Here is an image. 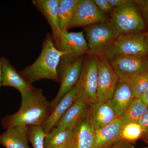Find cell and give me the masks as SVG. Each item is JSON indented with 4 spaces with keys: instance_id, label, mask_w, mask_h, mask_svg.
Returning <instances> with one entry per match:
<instances>
[{
    "instance_id": "1",
    "label": "cell",
    "mask_w": 148,
    "mask_h": 148,
    "mask_svg": "<svg viewBox=\"0 0 148 148\" xmlns=\"http://www.w3.org/2000/svg\"><path fill=\"white\" fill-rule=\"evenodd\" d=\"M21 95L20 108L15 114L3 119V127L7 129L18 125L41 126L51 112L50 102L44 95L42 89L34 86Z\"/></svg>"
},
{
    "instance_id": "2",
    "label": "cell",
    "mask_w": 148,
    "mask_h": 148,
    "mask_svg": "<svg viewBox=\"0 0 148 148\" xmlns=\"http://www.w3.org/2000/svg\"><path fill=\"white\" fill-rule=\"evenodd\" d=\"M65 54L56 47L51 34L48 33L43 42L42 49L38 57L32 65L18 72L31 84L42 79L60 82L58 67L61 57Z\"/></svg>"
},
{
    "instance_id": "3",
    "label": "cell",
    "mask_w": 148,
    "mask_h": 148,
    "mask_svg": "<svg viewBox=\"0 0 148 148\" xmlns=\"http://www.w3.org/2000/svg\"><path fill=\"white\" fill-rule=\"evenodd\" d=\"M146 34H120L108 45L90 55L105 58L109 61L120 56L148 54Z\"/></svg>"
},
{
    "instance_id": "4",
    "label": "cell",
    "mask_w": 148,
    "mask_h": 148,
    "mask_svg": "<svg viewBox=\"0 0 148 148\" xmlns=\"http://www.w3.org/2000/svg\"><path fill=\"white\" fill-rule=\"evenodd\" d=\"M111 21L120 34L140 33L145 31V21L136 1H129L121 7L114 8Z\"/></svg>"
},
{
    "instance_id": "5",
    "label": "cell",
    "mask_w": 148,
    "mask_h": 148,
    "mask_svg": "<svg viewBox=\"0 0 148 148\" xmlns=\"http://www.w3.org/2000/svg\"><path fill=\"white\" fill-rule=\"evenodd\" d=\"M98 57L90 55L84 59L80 75L75 86L76 98L85 101L88 105L98 101Z\"/></svg>"
},
{
    "instance_id": "6",
    "label": "cell",
    "mask_w": 148,
    "mask_h": 148,
    "mask_svg": "<svg viewBox=\"0 0 148 148\" xmlns=\"http://www.w3.org/2000/svg\"><path fill=\"white\" fill-rule=\"evenodd\" d=\"M54 45L58 50L66 53L61 57L59 64L71 63L89 52L84 31L78 32H70L68 31L61 32L59 39Z\"/></svg>"
},
{
    "instance_id": "7",
    "label": "cell",
    "mask_w": 148,
    "mask_h": 148,
    "mask_svg": "<svg viewBox=\"0 0 148 148\" xmlns=\"http://www.w3.org/2000/svg\"><path fill=\"white\" fill-rule=\"evenodd\" d=\"M109 62L121 82H127L138 74L148 71V54L120 56Z\"/></svg>"
},
{
    "instance_id": "8",
    "label": "cell",
    "mask_w": 148,
    "mask_h": 148,
    "mask_svg": "<svg viewBox=\"0 0 148 148\" xmlns=\"http://www.w3.org/2000/svg\"><path fill=\"white\" fill-rule=\"evenodd\" d=\"M84 33L89 48V55L112 42L120 33L110 19L85 27Z\"/></svg>"
},
{
    "instance_id": "9",
    "label": "cell",
    "mask_w": 148,
    "mask_h": 148,
    "mask_svg": "<svg viewBox=\"0 0 148 148\" xmlns=\"http://www.w3.org/2000/svg\"><path fill=\"white\" fill-rule=\"evenodd\" d=\"M83 61L82 56L71 63L59 64L58 73L61 85L57 95L50 102L51 111L61 98L76 84L80 75Z\"/></svg>"
},
{
    "instance_id": "10",
    "label": "cell",
    "mask_w": 148,
    "mask_h": 148,
    "mask_svg": "<svg viewBox=\"0 0 148 148\" xmlns=\"http://www.w3.org/2000/svg\"><path fill=\"white\" fill-rule=\"evenodd\" d=\"M119 81L110 62L105 58L98 57V101H110Z\"/></svg>"
},
{
    "instance_id": "11",
    "label": "cell",
    "mask_w": 148,
    "mask_h": 148,
    "mask_svg": "<svg viewBox=\"0 0 148 148\" xmlns=\"http://www.w3.org/2000/svg\"><path fill=\"white\" fill-rule=\"evenodd\" d=\"M110 19L101 13L93 0H78L73 18L69 29L86 27L106 22Z\"/></svg>"
},
{
    "instance_id": "12",
    "label": "cell",
    "mask_w": 148,
    "mask_h": 148,
    "mask_svg": "<svg viewBox=\"0 0 148 148\" xmlns=\"http://www.w3.org/2000/svg\"><path fill=\"white\" fill-rule=\"evenodd\" d=\"M86 116L94 131L119 118L113 109L110 101L106 102L97 101L89 104Z\"/></svg>"
},
{
    "instance_id": "13",
    "label": "cell",
    "mask_w": 148,
    "mask_h": 148,
    "mask_svg": "<svg viewBox=\"0 0 148 148\" xmlns=\"http://www.w3.org/2000/svg\"><path fill=\"white\" fill-rule=\"evenodd\" d=\"M60 0H33L32 3L47 19L52 32L54 44L57 42L61 31L58 21V10Z\"/></svg>"
},
{
    "instance_id": "14",
    "label": "cell",
    "mask_w": 148,
    "mask_h": 148,
    "mask_svg": "<svg viewBox=\"0 0 148 148\" xmlns=\"http://www.w3.org/2000/svg\"><path fill=\"white\" fill-rule=\"evenodd\" d=\"M95 131L85 116L74 127L70 148H94Z\"/></svg>"
},
{
    "instance_id": "15",
    "label": "cell",
    "mask_w": 148,
    "mask_h": 148,
    "mask_svg": "<svg viewBox=\"0 0 148 148\" xmlns=\"http://www.w3.org/2000/svg\"><path fill=\"white\" fill-rule=\"evenodd\" d=\"M77 91L75 86L66 93L53 108L47 118L41 125L45 132L47 134L56 126L66 111L69 110L75 100Z\"/></svg>"
},
{
    "instance_id": "16",
    "label": "cell",
    "mask_w": 148,
    "mask_h": 148,
    "mask_svg": "<svg viewBox=\"0 0 148 148\" xmlns=\"http://www.w3.org/2000/svg\"><path fill=\"white\" fill-rule=\"evenodd\" d=\"M123 125L119 118L95 131L94 148H106L121 140Z\"/></svg>"
},
{
    "instance_id": "17",
    "label": "cell",
    "mask_w": 148,
    "mask_h": 148,
    "mask_svg": "<svg viewBox=\"0 0 148 148\" xmlns=\"http://www.w3.org/2000/svg\"><path fill=\"white\" fill-rule=\"evenodd\" d=\"M1 62L2 86L14 88L20 93L28 91L34 87L21 76L8 59L5 57H2Z\"/></svg>"
},
{
    "instance_id": "18",
    "label": "cell",
    "mask_w": 148,
    "mask_h": 148,
    "mask_svg": "<svg viewBox=\"0 0 148 148\" xmlns=\"http://www.w3.org/2000/svg\"><path fill=\"white\" fill-rule=\"evenodd\" d=\"M29 142L28 126H14L0 135V144L5 148H30Z\"/></svg>"
},
{
    "instance_id": "19",
    "label": "cell",
    "mask_w": 148,
    "mask_h": 148,
    "mask_svg": "<svg viewBox=\"0 0 148 148\" xmlns=\"http://www.w3.org/2000/svg\"><path fill=\"white\" fill-rule=\"evenodd\" d=\"M135 98L129 84L119 81L110 100L113 109L119 117L127 110Z\"/></svg>"
},
{
    "instance_id": "20",
    "label": "cell",
    "mask_w": 148,
    "mask_h": 148,
    "mask_svg": "<svg viewBox=\"0 0 148 148\" xmlns=\"http://www.w3.org/2000/svg\"><path fill=\"white\" fill-rule=\"evenodd\" d=\"M88 106L85 101L76 98L73 105L55 127L60 129L73 128L85 116Z\"/></svg>"
},
{
    "instance_id": "21",
    "label": "cell",
    "mask_w": 148,
    "mask_h": 148,
    "mask_svg": "<svg viewBox=\"0 0 148 148\" xmlns=\"http://www.w3.org/2000/svg\"><path fill=\"white\" fill-rule=\"evenodd\" d=\"M78 0H60L58 21L61 32L68 31L73 18Z\"/></svg>"
},
{
    "instance_id": "22",
    "label": "cell",
    "mask_w": 148,
    "mask_h": 148,
    "mask_svg": "<svg viewBox=\"0 0 148 148\" xmlns=\"http://www.w3.org/2000/svg\"><path fill=\"white\" fill-rule=\"evenodd\" d=\"M73 128L60 129L54 127L47 134L44 140V148H55L69 142Z\"/></svg>"
},
{
    "instance_id": "23",
    "label": "cell",
    "mask_w": 148,
    "mask_h": 148,
    "mask_svg": "<svg viewBox=\"0 0 148 148\" xmlns=\"http://www.w3.org/2000/svg\"><path fill=\"white\" fill-rule=\"evenodd\" d=\"M148 108L140 98H135L119 118L123 125L130 123H138Z\"/></svg>"
},
{
    "instance_id": "24",
    "label": "cell",
    "mask_w": 148,
    "mask_h": 148,
    "mask_svg": "<svg viewBox=\"0 0 148 148\" xmlns=\"http://www.w3.org/2000/svg\"><path fill=\"white\" fill-rule=\"evenodd\" d=\"M135 98H140L148 91V71L138 74L127 82Z\"/></svg>"
},
{
    "instance_id": "25",
    "label": "cell",
    "mask_w": 148,
    "mask_h": 148,
    "mask_svg": "<svg viewBox=\"0 0 148 148\" xmlns=\"http://www.w3.org/2000/svg\"><path fill=\"white\" fill-rule=\"evenodd\" d=\"M144 133L138 123H130L123 125L121 135V140L126 142L138 140Z\"/></svg>"
},
{
    "instance_id": "26",
    "label": "cell",
    "mask_w": 148,
    "mask_h": 148,
    "mask_svg": "<svg viewBox=\"0 0 148 148\" xmlns=\"http://www.w3.org/2000/svg\"><path fill=\"white\" fill-rule=\"evenodd\" d=\"M46 135L41 126H28L29 142L33 148H44V140Z\"/></svg>"
},
{
    "instance_id": "27",
    "label": "cell",
    "mask_w": 148,
    "mask_h": 148,
    "mask_svg": "<svg viewBox=\"0 0 148 148\" xmlns=\"http://www.w3.org/2000/svg\"><path fill=\"white\" fill-rule=\"evenodd\" d=\"M101 13L107 15L113 11L114 8L112 6L108 0H93Z\"/></svg>"
},
{
    "instance_id": "28",
    "label": "cell",
    "mask_w": 148,
    "mask_h": 148,
    "mask_svg": "<svg viewBox=\"0 0 148 148\" xmlns=\"http://www.w3.org/2000/svg\"><path fill=\"white\" fill-rule=\"evenodd\" d=\"M136 1L141 9L144 19L148 26V0L137 1Z\"/></svg>"
},
{
    "instance_id": "29",
    "label": "cell",
    "mask_w": 148,
    "mask_h": 148,
    "mask_svg": "<svg viewBox=\"0 0 148 148\" xmlns=\"http://www.w3.org/2000/svg\"><path fill=\"white\" fill-rule=\"evenodd\" d=\"M138 123L143 128L144 132H148V108L145 112L140 118Z\"/></svg>"
},
{
    "instance_id": "30",
    "label": "cell",
    "mask_w": 148,
    "mask_h": 148,
    "mask_svg": "<svg viewBox=\"0 0 148 148\" xmlns=\"http://www.w3.org/2000/svg\"><path fill=\"white\" fill-rule=\"evenodd\" d=\"M106 148H133L126 141L120 140Z\"/></svg>"
},
{
    "instance_id": "31",
    "label": "cell",
    "mask_w": 148,
    "mask_h": 148,
    "mask_svg": "<svg viewBox=\"0 0 148 148\" xmlns=\"http://www.w3.org/2000/svg\"><path fill=\"white\" fill-rule=\"evenodd\" d=\"M110 3L113 8L121 7L126 4L128 0H108Z\"/></svg>"
},
{
    "instance_id": "32",
    "label": "cell",
    "mask_w": 148,
    "mask_h": 148,
    "mask_svg": "<svg viewBox=\"0 0 148 148\" xmlns=\"http://www.w3.org/2000/svg\"><path fill=\"white\" fill-rule=\"evenodd\" d=\"M140 98L148 107V91L143 94Z\"/></svg>"
},
{
    "instance_id": "33",
    "label": "cell",
    "mask_w": 148,
    "mask_h": 148,
    "mask_svg": "<svg viewBox=\"0 0 148 148\" xmlns=\"http://www.w3.org/2000/svg\"><path fill=\"white\" fill-rule=\"evenodd\" d=\"M2 70L1 58L0 57V89L2 86Z\"/></svg>"
},
{
    "instance_id": "34",
    "label": "cell",
    "mask_w": 148,
    "mask_h": 148,
    "mask_svg": "<svg viewBox=\"0 0 148 148\" xmlns=\"http://www.w3.org/2000/svg\"><path fill=\"white\" fill-rule=\"evenodd\" d=\"M70 142H71V140L69 142H68V143H65V144L62 145L55 148H70Z\"/></svg>"
},
{
    "instance_id": "35",
    "label": "cell",
    "mask_w": 148,
    "mask_h": 148,
    "mask_svg": "<svg viewBox=\"0 0 148 148\" xmlns=\"http://www.w3.org/2000/svg\"><path fill=\"white\" fill-rule=\"evenodd\" d=\"M146 39H147V42L148 44V33L146 34Z\"/></svg>"
},
{
    "instance_id": "36",
    "label": "cell",
    "mask_w": 148,
    "mask_h": 148,
    "mask_svg": "<svg viewBox=\"0 0 148 148\" xmlns=\"http://www.w3.org/2000/svg\"><path fill=\"white\" fill-rule=\"evenodd\" d=\"M148 148V147H147V148Z\"/></svg>"
}]
</instances>
